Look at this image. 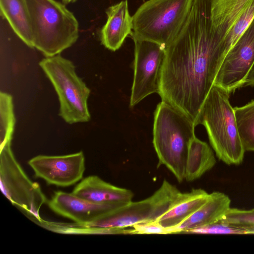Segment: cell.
Returning a JSON list of instances; mask_svg holds the SVG:
<instances>
[{
  "label": "cell",
  "mask_w": 254,
  "mask_h": 254,
  "mask_svg": "<svg viewBox=\"0 0 254 254\" xmlns=\"http://www.w3.org/2000/svg\"><path fill=\"white\" fill-rule=\"evenodd\" d=\"M85 163L82 151L64 155H39L28 162L36 178L61 187L72 186L82 179Z\"/></svg>",
  "instance_id": "8fae6325"
},
{
  "label": "cell",
  "mask_w": 254,
  "mask_h": 254,
  "mask_svg": "<svg viewBox=\"0 0 254 254\" xmlns=\"http://www.w3.org/2000/svg\"><path fill=\"white\" fill-rule=\"evenodd\" d=\"M230 94L213 84L200 110L195 126L203 125L217 157L228 165H239L245 150L240 138Z\"/></svg>",
  "instance_id": "3957f363"
},
{
  "label": "cell",
  "mask_w": 254,
  "mask_h": 254,
  "mask_svg": "<svg viewBox=\"0 0 254 254\" xmlns=\"http://www.w3.org/2000/svg\"><path fill=\"white\" fill-rule=\"evenodd\" d=\"M39 65L57 93L60 117L69 124L89 122L90 90L77 75L73 63L59 54L42 59Z\"/></svg>",
  "instance_id": "8992f818"
},
{
  "label": "cell",
  "mask_w": 254,
  "mask_h": 254,
  "mask_svg": "<svg viewBox=\"0 0 254 254\" xmlns=\"http://www.w3.org/2000/svg\"><path fill=\"white\" fill-rule=\"evenodd\" d=\"M216 160L208 144L196 136L191 140L187 156L185 180L192 182L211 169Z\"/></svg>",
  "instance_id": "d6986e66"
},
{
  "label": "cell",
  "mask_w": 254,
  "mask_h": 254,
  "mask_svg": "<svg viewBox=\"0 0 254 254\" xmlns=\"http://www.w3.org/2000/svg\"><path fill=\"white\" fill-rule=\"evenodd\" d=\"M228 195L219 191L209 194L206 201L191 216L173 229V234L186 233L215 223L222 219L230 207Z\"/></svg>",
  "instance_id": "9a60e30c"
},
{
  "label": "cell",
  "mask_w": 254,
  "mask_h": 254,
  "mask_svg": "<svg viewBox=\"0 0 254 254\" xmlns=\"http://www.w3.org/2000/svg\"><path fill=\"white\" fill-rule=\"evenodd\" d=\"M213 28L210 0H193L188 16L165 48L160 90L162 100L195 126L225 55Z\"/></svg>",
  "instance_id": "6da1fadb"
},
{
  "label": "cell",
  "mask_w": 254,
  "mask_h": 254,
  "mask_svg": "<svg viewBox=\"0 0 254 254\" xmlns=\"http://www.w3.org/2000/svg\"><path fill=\"white\" fill-rule=\"evenodd\" d=\"M186 233L202 234H254V224L231 222L223 218L205 226L190 230Z\"/></svg>",
  "instance_id": "603a6c76"
},
{
  "label": "cell",
  "mask_w": 254,
  "mask_h": 254,
  "mask_svg": "<svg viewBox=\"0 0 254 254\" xmlns=\"http://www.w3.org/2000/svg\"><path fill=\"white\" fill-rule=\"evenodd\" d=\"M209 193L201 189L181 192L171 207L157 220L164 227L173 229L191 216L207 200Z\"/></svg>",
  "instance_id": "2e32d148"
},
{
  "label": "cell",
  "mask_w": 254,
  "mask_h": 254,
  "mask_svg": "<svg viewBox=\"0 0 254 254\" xmlns=\"http://www.w3.org/2000/svg\"><path fill=\"white\" fill-rule=\"evenodd\" d=\"M55 213L78 224L91 223L127 203H94L62 191H55L47 202Z\"/></svg>",
  "instance_id": "7c38bea8"
},
{
  "label": "cell",
  "mask_w": 254,
  "mask_h": 254,
  "mask_svg": "<svg viewBox=\"0 0 254 254\" xmlns=\"http://www.w3.org/2000/svg\"><path fill=\"white\" fill-rule=\"evenodd\" d=\"M234 109L244 148L245 151H254V100Z\"/></svg>",
  "instance_id": "ffe728a7"
},
{
  "label": "cell",
  "mask_w": 254,
  "mask_h": 254,
  "mask_svg": "<svg viewBox=\"0 0 254 254\" xmlns=\"http://www.w3.org/2000/svg\"><path fill=\"white\" fill-rule=\"evenodd\" d=\"M11 142L0 146V183L2 193L36 222L44 221L39 211L48 200L40 185L27 175L12 151Z\"/></svg>",
  "instance_id": "ba28073f"
},
{
  "label": "cell",
  "mask_w": 254,
  "mask_h": 254,
  "mask_svg": "<svg viewBox=\"0 0 254 254\" xmlns=\"http://www.w3.org/2000/svg\"><path fill=\"white\" fill-rule=\"evenodd\" d=\"M1 14L17 36L33 48L30 15L26 0H0Z\"/></svg>",
  "instance_id": "ac0fdd59"
},
{
  "label": "cell",
  "mask_w": 254,
  "mask_h": 254,
  "mask_svg": "<svg viewBox=\"0 0 254 254\" xmlns=\"http://www.w3.org/2000/svg\"><path fill=\"white\" fill-rule=\"evenodd\" d=\"M193 0H148L132 16L130 36L158 43L165 48L183 26Z\"/></svg>",
  "instance_id": "5b68a950"
},
{
  "label": "cell",
  "mask_w": 254,
  "mask_h": 254,
  "mask_svg": "<svg viewBox=\"0 0 254 254\" xmlns=\"http://www.w3.org/2000/svg\"><path fill=\"white\" fill-rule=\"evenodd\" d=\"M254 64V18L227 53L214 84L230 94L243 86Z\"/></svg>",
  "instance_id": "30bf717a"
},
{
  "label": "cell",
  "mask_w": 254,
  "mask_h": 254,
  "mask_svg": "<svg viewBox=\"0 0 254 254\" xmlns=\"http://www.w3.org/2000/svg\"><path fill=\"white\" fill-rule=\"evenodd\" d=\"M72 193L88 201L97 203H128L134 194L130 190L109 183L97 176L83 179Z\"/></svg>",
  "instance_id": "4fadbf2b"
},
{
  "label": "cell",
  "mask_w": 254,
  "mask_h": 254,
  "mask_svg": "<svg viewBox=\"0 0 254 254\" xmlns=\"http://www.w3.org/2000/svg\"><path fill=\"white\" fill-rule=\"evenodd\" d=\"M15 124L12 96L5 92L0 93V146L11 142Z\"/></svg>",
  "instance_id": "7402d4cb"
},
{
  "label": "cell",
  "mask_w": 254,
  "mask_h": 254,
  "mask_svg": "<svg viewBox=\"0 0 254 254\" xmlns=\"http://www.w3.org/2000/svg\"><path fill=\"white\" fill-rule=\"evenodd\" d=\"M254 18V0H249L245 8L233 24L220 46L221 51L226 55L250 25Z\"/></svg>",
  "instance_id": "44dd1931"
},
{
  "label": "cell",
  "mask_w": 254,
  "mask_h": 254,
  "mask_svg": "<svg viewBox=\"0 0 254 254\" xmlns=\"http://www.w3.org/2000/svg\"><path fill=\"white\" fill-rule=\"evenodd\" d=\"M30 15L33 48L46 57L60 54L79 36L74 14L55 0H26Z\"/></svg>",
  "instance_id": "277c9868"
},
{
  "label": "cell",
  "mask_w": 254,
  "mask_h": 254,
  "mask_svg": "<svg viewBox=\"0 0 254 254\" xmlns=\"http://www.w3.org/2000/svg\"><path fill=\"white\" fill-rule=\"evenodd\" d=\"M106 14L107 19L101 31V41L106 48L115 51L122 46L132 30V19L129 13L127 0L110 6Z\"/></svg>",
  "instance_id": "5bb4252c"
},
{
  "label": "cell",
  "mask_w": 254,
  "mask_h": 254,
  "mask_svg": "<svg viewBox=\"0 0 254 254\" xmlns=\"http://www.w3.org/2000/svg\"><path fill=\"white\" fill-rule=\"evenodd\" d=\"M194 123L167 102L159 103L154 112L153 144L158 167L165 166L179 183L185 179L190 143L194 137Z\"/></svg>",
  "instance_id": "7a4b0ae2"
},
{
  "label": "cell",
  "mask_w": 254,
  "mask_h": 254,
  "mask_svg": "<svg viewBox=\"0 0 254 254\" xmlns=\"http://www.w3.org/2000/svg\"><path fill=\"white\" fill-rule=\"evenodd\" d=\"M181 191L164 179L153 194L138 201H130L91 223L71 224L75 234H93L100 229L126 228L141 222L157 220L172 206Z\"/></svg>",
  "instance_id": "52a82bcc"
},
{
  "label": "cell",
  "mask_w": 254,
  "mask_h": 254,
  "mask_svg": "<svg viewBox=\"0 0 254 254\" xmlns=\"http://www.w3.org/2000/svg\"><path fill=\"white\" fill-rule=\"evenodd\" d=\"M65 2H73L74 1H75L76 0H64Z\"/></svg>",
  "instance_id": "4316f807"
},
{
  "label": "cell",
  "mask_w": 254,
  "mask_h": 254,
  "mask_svg": "<svg viewBox=\"0 0 254 254\" xmlns=\"http://www.w3.org/2000/svg\"><path fill=\"white\" fill-rule=\"evenodd\" d=\"M134 43V76L129 105L134 107L147 96L159 94L165 48L131 35Z\"/></svg>",
  "instance_id": "9c48e42d"
},
{
  "label": "cell",
  "mask_w": 254,
  "mask_h": 254,
  "mask_svg": "<svg viewBox=\"0 0 254 254\" xmlns=\"http://www.w3.org/2000/svg\"><path fill=\"white\" fill-rule=\"evenodd\" d=\"M130 234H171V229L163 227L157 220L135 224L130 227Z\"/></svg>",
  "instance_id": "cb8c5ba5"
},
{
  "label": "cell",
  "mask_w": 254,
  "mask_h": 254,
  "mask_svg": "<svg viewBox=\"0 0 254 254\" xmlns=\"http://www.w3.org/2000/svg\"><path fill=\"white\" fill-rule=\"evenodd\" d=\"M223 218L231 222L254 224V208L245 210L230 208Z\"/></svg>",
  "instance_id": "d4e9b609"
},
{
  "label": "cell",
  "mask_w": 254,
  "mask_h": 254,
  "mask_svg": "<svg viewBox=\"0 0 254 254\" xmlns=\"http://www.w3.org/2000/svg\"><path fill=\"white\" fill-rule=\"evenodd\" d=\"M249 0H210L211 20L220 43L245 8Z\"/></svg>",
  "instance_id": "e0dca14e"
},
{
  "label": "cell",
  "mask_w": 254,
  "mask_h": 254,
  "mask_svg": "<svg viewBox=\"0 0 254 254\" xmlns=\"http://www.w3.org/2000/svg\"><path fill=\"white\" fill-rule=\"evenodd\" d=\"M244 85L254 86V64L245 80Z\"/></svg>",
  "instance_id": "484cf974"
}]
</instances>
